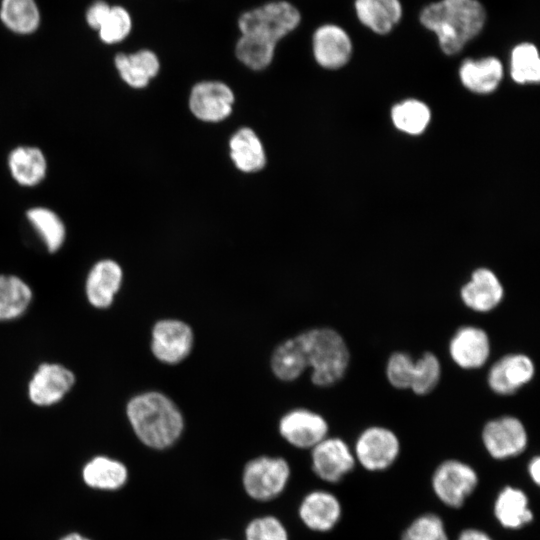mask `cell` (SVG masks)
I'll use <instances>...</instances> for the list:
<instances>
[{
	"label": "cell",
	"mask_w": 540,
	"mask_h": 540,
	"mask_svg": "<svg viewBox=\"0 0 540 540\" xmlns=\"http://www.w3.org/2000/svg\"><path fill=\"white\" fill-rule=\"evenodd\" d=\"M486 12L478 0H441L427 5L420 22L437 36L447 55L460 52L483 29Z\"/></svg>",
	"instance_id": "6da1fadb"
},
{
	"label": "cell",
	"mask_w": 540,
	"mask_h": 540,
	"mask_svg": "<svg viewBox=\"0 0 540 540\" xmlns=\"http://www.w3.org/2000/svg\"><path fill=\"white\" fill-rule=\"evenodd\" d=\"M126 415L138 439L152 449L171 447L184 429L178 407L166 395L156 391L132 397L127 403Z\"/></svg>",
	"instance_id": "7a4b0ae2"
},
{
	"label": "cell",
	"mask_w": 540,
	"mask_h": 540,
	"mask_svg": "<svg viewBox=\"0 0 540 540\" xmlns=\"http://www.w3.org/2000/svg\"><path fill=\"white\" fill-rule=\"evenodd\" d=\"M297 338L302 347L306 365L312 369L311 381L319 387L339 382L347 372L350 353L344 338L327 327L313 328Z\"/></svg>",
	"instance_id": "3957f363"
},
{
	"label": "cell",
	"mask_w": 540,
	"mask_h": 540,
	"mask_svg": "<svg viewBox=\"0 0 540 540\" xmlns=\"http://www.w3.org/2000/svg\"><path fill=\"white\" fill-rule=\"evenodd\" d=\"M299 9L287 0H272L241 13L240 34L255 35L277 44L301 23Z\"/></svg>",
	"instance_id": "277c9868"
},
{
	"label": "cell",
	"mask_w": 540,
	"mask_h": 540,
	"mask_svg": "<svg viewBox=\"0 0 540 540\" xmlns=\"http://www.w3.org/2000/svg\"><path fill=\"white\" fill-rule=\"evenodd\" d=\"M290 475V465L284 458L259 456L245 465L242 484L252 499L270 501L284 491Z\"/></svg>",
	"instance_id": "5b68a950"
},
{
	"label": "cell",
	"mask_w": 540,
	"mask_h": 540,
	"mask_svg": "<svg viewBox=\"0 0 540 540\" xmlns=\"http://www.w3.org/2000/svg\"><path fill=\"white\" fill-rule=\"evenodd\" d=\"M479 482L476 470L468 463L448 459L440 463L431 478L436 497L450 508H461Z\"/></svg>",
	"instance_id": "8992f818"
},
{
	"label": "cell",
	"mask_w": 540,
	"mask_h": 540,
	"mask_svg": "<svg viewBox=\"0 0 540 540\" xmlns=\"http://www.w3.org/2000/svg\"><path fill=\"white\" fill-rule=\"evenodd\" d=\"M353 453L356 462L364 469L370 472L383 471L397 460L400 441L389 428L371 426L359 434Z\"/></svg>",
	"instance_id": "52a82bcc"
},
{
	"label": "cell",
	"mask_w": 540,
	"mask_h": 540,
	"mask_svg": "<svg viewBox=\"0 0 540 540\" xmlns=\"http://www.w3.org/2000/svg\"><path fill=\"white\" fill-rule=\"evenodd\" d=\"M487 453L496 460H505L520 455L528 445V434L524 424L514 416H501L488 421L481 433Z\"/></svg>",
	"instance_id": "ba28073f"
},
{
	"label": "cell",
	"mask_w": 540,
	"mask_h": 540,
	"mask_svg": "<svg viewBox=\"0 0 540 540\" xmlns=\"http://www.w3.org/2000/svg\"><path fill=\"white\" fill-rule=\"evenodd\" d=\"M74 373L59 363L40 364L28 383L30 401L41 407L59 403L73 388Z\"/></svg>",
	"instance_id": "9c48e42d"
},
{
	"label": "cell",
	"mask_w": 540,
	"mask_h": 540,
	"mask_svg": "<svg viewBox=\"0 0 540 540\" xmlns=\"http://www.w3.org/2000/svg\"><path fill=\"white\" fill-rule=\"evenodd\" d=\"M194 335L191 327L177 319H163L152 329L151 351L161 362L177 364L191 352Z\"/></svg>",
	"instance_id": "30bf717a"
},
{
	"label": "cell",
	"mask_w": 540,
	"mask_h": 540,
	"mask_svg": "<svg viewBox=\"0 0 540 540\" xmlns=\"http://www.w3.org/2000/svg\"><path fill=\"white\" fill-rule=\"evenodd\" d=\"M311 450L312 470L323 481L337 483L355 467L354 453L341 438L326 437Z\"/></svg>",
	"instance_id": "8fae6325"
},
{
	"label": "cell",
	"mask_w": 540,
	"mask_h": 540,
	"mask_svg": "<svg viewBox=\"0 0 540 540\" xmlns=\"http://www.w3.org/2000/svg\"><path fill=\"white\" fill-rule=\"evenodd\" d=\"M234 94L220 81H202L195 84L189 96L192 114L204 122H220L232 112Z\"/></svg>",
	"instance_id": "7c38bea8"
},
{
	"label": "cell",
	"mask_w": 540,
	"mask_h": 540,
	"mask_svg": "<svg viewBox=\"0 0 540 540\" xmlns=\"http://www.w3.org/2000/svg\"><path fill=\"white\" fill-rule=\"evenodd\" d=\"M534 375L535 365L528 355L510 353L493 363L487 374V383L495 394L509 396L528 384Z\"/></svg>",
	"instance_id": "4fadbf2b"
},
{
	"label": "cell",
	"mask_w": 540,
	"mask_h": 540,
	"mask_svg": "<svg viewBox=\"0 0 540 540\" xmlns=\"http://www.w3.org/2000/svg\"><path fill=\"white\" fill-rule=\"evenodd\" d=\"M328 423L318 413L295 409L285 414L279 422L281 436L292 446L312 449L328 437Z\"/></svg>",
	"instance_id": "5bb4252c"
},
{
	"label": "cell",
	"mask_w": 540,
	"mask_h": 540,
	"mask_svg": "<svg viewBox=\"0 0 540 540\" xmlns=\"http://www.w3.org/2000/svg\"><path fill=\"white\" fill-rule=\"evenodd\" d=\"M448 350L457 366L465 370H473L486 364L490 357L491 344L484 329L466 325L453 334Z\"/></svg>",
	"instance_id": "9a60e30c"
},
{
	"label": "cell",
	"mask_w": 540,
	"mask_h": 540,
	"mask_svg": "<svg viewBox=\"0 0 540 540\" xmlns=\"http://www.w3.org/2000/svg\"><path fill=\"white\" fill-rule=\"evenodd\" d=\"M312 53L322 68L330 70L342 68L352 55L350 36L338 25L323 24L312 35Z\"/></svg>",
	"instance_id": "2e32d148"
},
{
	"label": "cell",
	"mask_w": 540,
	"mask_h": 540,
	"mask_svg": "<svg viewBox=\"0 0 540 540\" xmlns=\"http://www.w3.org/2000/svg\"><path fill=\"white\" fill-rule=\"evenodd\" d=\"M460 297L464 305L479 313L495 309L503 300L504 287L499 277L489 268L475 269L470 279L461 287Z\"/></svg>",
	"instance_id": "e0dca14e"
},
{
	"label": "cell",
	"mask_w": 540,
	"mask_h": 540,
	"mask_svg": "<svg viewBox=\"0 0 540 540\" xmlns=\"http://www.w3.org/2000/svg\"><path fill=\"white\" fill-rule=\"evenodd\" d=\"M123 282V270L112 259L97 261L85 280V295L91 306L105 309L112 305Z\"/></svg>",
	"instance_id": "ac0fdd59"
},
{
	"label": "cell",
	"mask_w": 540,
	"mask_h": 540,
	"mask_svg": "<svg viewBox=\"0 0 540 540\" xmlns=\"http://www.w3.org/2000/svg\"><path fill=\"white\" fill-rule=\"evenodd\" d=\"M298 514L308 529L314 532H328L340 521L342 506L331 492L314 490L302 499Z\"/></svg>",
	"instance_id": "d6986e66"
},
{
	"label": "cell",
	"mask_w": 540,
	"mask_h": 540,
	"mask_svg": "<svg viewBox=\"0 0 540 540\" xmlns=\"http://www.w3.org/2000/svg\"><path fill=\"white\" fill-rule=\"evenodd\" d=\"M504 69L501 61L493 56L465 59L459 67L462 85L472 93L490 94L500 85Z\"/></svg>",
	"instance_id": "ffe728a7"
},
{
	"label": "cell",
	"mask_w": 540,
	"mask_h": 540,
	"mask_svg": "<svg viewBox=\"0 0 540 540\" xmlns=\"http://www.w3.org/2000/svg\"><path fill=\"white\" fill-rule=\"evenodd\" d=\"M493 513L498 523L509 530L521 529L534 518L526 493L510 485L503 487L497 494Z\"/></svg>",
	"instance_id": "44dd1931"
},
{
	"label": "cell",
	"mask_w": 540,
	"mask_h": 540,
	"mask_svg": "<svg viewBox=\"0 0 540 540\" xmlns=\"http://www.w3.org/2000/svg\"><path fill=\"white\" fill-rule=\"evenodd\" d=\"M115 67L121 79L130 87L142 89L148 86L160 70V61L155 52L141 49L134 53H118L114 58Z\"/></svg>",
	"instance_id": "7402d4cb"
},
{
	"label": "cell",
	"mask_w": 540,
	"mask_h": 540,
	"mask_svg": "<svg viewBox=\"0 0 540 540\" xmlns=\"http://www.w3.org/2000/svg\"><path fill=\"white\" fill-rule=\"evenodd\" d=\"M7 163L12 178L21 186L34 187L45 179L47 160L38 147L14 148L8 155Z\"/></svg>",
	"instance_id": "603a6c76"
},
{
	"label": "cell",
	"mask_w": 540,
	"mask_h": 540,
	"mask_svg": "<svg viewBox=\"0 0 540 540\" xmlns=\"http://www.w3.org/2000/svg\"><path fill=\"white\" fill-rule=\"evenodd\" d=\"M82 479L92 489L116 491L126 484L128 470L121 461L98 455L84 464Z\"/></svg>",
	"instance_id": "cb8c5ba5"
},
{
	"label": "cell",
	"mask_w": 540,
	"mask_h": 540,
	"mask_svg": "<svg viewBox=\"0 0 540 540\" xmlns=\"http://www.w3.org/2000/svg\"><path fill=\"white\" fill-rule=\"evenodd\" d=\"M229 149L231 160L242 172H257L266 164L262 142L250 128L243 127L237 130L230 138Z\"/></svg>",
	"instance_id": "d4e9b609"
},
{
	"label": "cell",
	"mask_w": 540,
	"mask_h": 540,
	"mask_svg": "<svg viewBox=\"0 0 540 540\" xmlns=\"http://www.w3.org/2000/svg\"><path fill=\"white\" fill-rule=\"evenodd\" d=\"M355 10L363 25L381 35L389 33L402 16L399 0H356Z\"/></svg>",
	"instance_id": "484cf974"
},
{
	"label": "cell",
	"mask_w": 540,
	"mask_h": 540,
	"mask_svg": "<svg viewBox=\"0 0 540 540\" xmlns=\"http://www.w3.org/2000/svg\"><path fill=\"white\" fill-rule=\"evenodd\" d=\"M33 298L31 287L16 275L0 274V322L20 318Z\"/></svg>",
	"instance_id": "4316f807"
},
{
	"label": "cell",
	"mask_w": 540,
	"mask_h": 540,
	"mask_svg": "<svg viewBox=\"0 0 540 540\" xmlns=\"http://www.w3.org/2000/svg\"><path fill=\"white\" fill-rule=\"evenodd\" d=\"M0 21L18 35L34 33L40 25V10L35 0H1Z\"/></svg>",
	"instance_id": "83f0119b"
},
{
	"label": "cell",
	"mask_w": 540,
	"mask_h": 540,
	"mask_svg": "<svg viewBox=\"0 0 540 540\" xmlns=\"http://www.w3.org/2000/svg\"><path fill=\"white\" fill-rule=\"evenodd\" d=\"M27 219L50 253L64 244L66 228L61 218L51 209L37 206L26 212Z\"/></svg>",
	"instance_id": "f1b7e54d"
},
{
	"label": "cell",
	"mask_w": 540,
	"mask_h": 540,
	"mask_svg": "<svg viewBox=\"0 0 540 540\" xmlns=\"http://www.w3.org/2000/svg\"><path fill=\"white\" fill-rule=\"evenodd\" d=\"M390 115L397 130L413 136L422 134L431 120L429 106L417 99H406L395 104Z\"/></svg>",
	"instance_id": "f546056e"
},
{
	"label": "cell",
	"mask_w": 540,
	"mask_h": 540,
	"mask_svg": "<svg viewBox=\"0 0 540 540\" xmlns=\"http://www.w3.org/2000/svg\"><path fill=\"white\" fill-rule=\"evenodd\" d=\"M271 368L275 376L284 381L295 380L304 372L307 365L297 336L281 343L274 350Z\"/></svg>",
	"instance_id": "4dcf8cb0"
},
{
	"label": "cell",
	"mask_w": 540,
	"mask_h": 540,
	"mask_svg": "<svg viewBox=\"0 0 540 540\" xmlns=\"http://www.w3.org/2000/svg\"><path fill=\"white\" fill-rule=\"evenodd\" d=\"M276 45L255 35L241 34L236 41L235 54L246 67L259 71L267 68L273 61Z\"/></svg>",
	"instance_id": "1f68e13d"
},
{
	"label": "cell",
	"mask_w": 540,
	"mask_h": 540,
	"mask_svg": "<svg viewBox=\"0 0 540 540\" xmlns=\"http://www.w3.org/2000/svg\"><path fill=\"white\" fill-rule=\"evenodd\" d=\"M510 75L515 83L532 84L540 80V59L532 43L516 45L510 57Z\"/></svg>",
	"instance_id": "d6a6232c"
},
{
	"label": "cell",
	"mask_w": 540,
	"mask_h": 540,
	"mask_svg": "<svg viewBox=\"0 0 540 540\" xmlns=\"http://www.w3.org/2000/svg\"><path fill=\"white\" fill-rule=\"evenodd\" d=\"M441 378V363L432 352H425L415 359L410 389L417 395L433 391Z\"/></svg>",
	"instance_id": "836d02e7"
},
{
	"label": "cell",
	"mask_w": 540,
	"mask_h": 540,
	"mask_svg": "<svg viewBox=\"0 0 540 540\" xmlns=\"http://www.w3.org/2000/svg\"><path fill=\"white\" fill-rule=\"evenodd\" d=\"M132 27L130 12L121 5H114L97 32L103 43L112 45L124 41L130 35Z\"/></svg>",
	"instance_id": "e575fe53"
},
{
	"label": "cell",
	"mask_w": 540,
	"mask_h": 540,
	"mask_svg": "<svg viewBox=\"0 0 540 540\" xmlns=\"http://www.w3.org/2000/svg\"><path fill=\"white\" fill-rule=\"evenodd\" d=\"M400 540H449L443 520L434 513L415 518L403 531Z\"/></svg>",
	"instance_id": "d590c367"
},
{
	"label": "cell",
	"mask_w": 540,
	"mask_h": 540,
	"mask_svg": "<svg viewBox=\"0 0 540 540\" xmlns=\"http://www.w3.org/2000/svg\"><path fill=\"white\" fill-rule=\"evenodd\" d=\"M415 359L408 353L397 351L390 355L385 369L388 382L397 389H410Z\"/></svg>",
	"instance_id": "8d00e7d4"
},
{
	"label": "cell",
	"mask_w": 540,
	"mask_h": 540,
	"mask_svg": "<svg viewBox=\"0 0 540 540\" xmlns=\"http://www.w3.org/2000/svg\"><path fill=\"white\" fill-rule=\"evenodd\" d=\"M245 540H289L284 524L275 516L265 515L251 520L245 529Z\"/></svg>",
	"instance_id": "74e56055"
},
{
	"label": "cell",
	"mask_w": 540,
	"mask_h": 540,
	"mask_svg": "<svg viewBox=\"0 0 540 540\" xmlns=\"http://www.w3.org/2000/svg\"><path fill=\"white\" fill-rule=\"evenodd\" d=\"M110 4L104 0L94 1L87 9L85 19L90 28L98 31L102 23L106 19L109 11Z\"/></svg>",
	"instance_id": "f35d334b"
},
{
	"label": "cell",
	"mask_w": 540,
	"mask_h": 540,
	"mask_svg": "<svg viewBox=\"0 0 540 540\" xmlns=\"http://www.w3.org/2000/svg\"><path fill=\"white\" fill-rule=\"evenodd\" d=\"M456 540H494L488 533L477 528H467L460 532Z\"/></svg>",
	"instance_id": "ab89813d"
},
{
	"label": "cell",
	"mask_w": 540,
	"mask_h": 540,
	"mask_svg": "<svg viewBox=\"0 0 540 540\" xmlns=\"http://www.w3.org/2000/svg\"><path fill=\"white\" fill-rule=\"evenodd\" d=\"M527 470L532 481L536 485H539L540 483V458L538 456H534L530 460Z\"/></svg>",
	"instance_id": "60d3db41"
},
{
	"label": "cell",
	"mask_w": 540,
	"mask_h": 540,
	"mask_svg": "<svg viewBox=\"0 0 540 540\" xmlns=\"http://www.w3.org/2000/svg\"><path fill=\"white\" fill-rule=\"evenodd\" d=\"M59 540H91V539H89V538L85 537L84 535L79 534L77 532H72V533H68V534L64 535Z\"/></svg>",
	"instance_id": "b9f144b4"
}]
</instances>
